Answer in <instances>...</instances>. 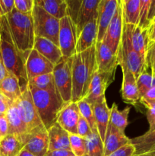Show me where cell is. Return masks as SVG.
<instances>
[{"label": "cell", "instance_id": "cell-11", "mask_svg": "<svg viewBox=\"0 0 155 156\" xmlns=\"http://www.w3.org/2000/svg\"><path fill=\"white\" fill-rule=\"evenodd\" d=\"M97 71L100 73L115 75L118 65V57L103 41L95 44Z\"/></svg>", "mask_w": 155, "mask_h": 156}, {"label": "cell", "instance_id": "cell-30", "mask_svg": "<svg viewBox=\"0 0 155 156\" xmlns=\"http://www.w3.org/2000/svg\"><path fill=\"white\" fill-rule=\"evenodd\" d=\"M24 144L15 135L8 134L0 140V156H18Z\"/></svg>", "mask_w": 155, "mask_h": 156}, {"label": "cell", "instance_id": "cell-24", "mask_svg": "<svg viewBox=\"0 0 155 156\" xmlns=\"http://www.w3.org/2000/svg\"><path fill=\"white\" fill-rule=\"evenodd\" d=\"M49 151L67 149L71 150L69 133L57 123L48 129ZM48 151V152H49Z\"/></svg>", "mask_w": 155, "mask_h": 156}, {"label": "cell", "instance_id": "cell-4", "mask_svg": "<svg viewBox=\"0 0 155 156\" xmlns=\"http://www.w3.org/2000/svg\"><path fill=\"white\" fill-rule=\"evenodd\" d=\"M29 88L40 118L48 130L56 123L59 112L65 104L56 91H44L33 87Z\"/></svg>", "mask_w": 155, "mask_h": 156}, {"label": "cell", "instance_id": "cell-2", "mask_svg": "<svg viewBox=\"0 0 155 156\" xmlns=\"http://www.w3.org/2000/svg\"><path fill=\"white\" fill-rule=\"evenodd\" d=\"M96 71L95 45L73 56L71 67L72 102L84 98Z\"/></svg>", "mask_w": 155, "mask_h": 156}, {"label": "cell", "instance_id": "cell-17", "mask_svg": "<svg viewBox=\"0 0 155 156\" xmlns=\"http://www.w3.org/2000/svg\"><path fill=\"white\" fill-rule=\"evenodd\" d=\"M5 116L9 122V133L8 134L16 136L25 146L30 138V136H29L25 124L20 117L18 108L15 102L9 107Z\"/></svg>", "mask_w": 155, "mask_h": 156}, {"label": "cell", "instance_id": "cell-52", "mask_svg": "<svg viewBox=\"0 0 155 156\" xmlns=\"http://www.w3.org/2000/svg\"><path fill=\"white\" fill-rule=\"evenodd\" d=\"M0 18H1V16H0Z\"/></svg>", "mask_w": 155, "mask_h": 156}, {"label": "cell", "instance_id": "cell-44", "mask_svg": "<svg viewBox=\"0 0 155 156\" xmlns=\"http://www.w3.org/2000/svg\"><path fill=\"white\" fill-rule=\"evenodd\" d=\"M0 7L3 15H7L15 9V0H0Z\"/></svg>", "mask_w": 155, "mask_h": 156}, {"label": "cell", "instance_id": "cell-18", "mask_svg": "<svg viewBox=\"0 0 155 156\" xmlns=\"http://www.w3.org/2000/svg\"><path fill=\"white\" fill-rule=\"evenodd\" d=\"M97 17L92 18L81 30L77 39L76 53H81L94 46L97 41Z\"/></svg>", "mask_w": 155, "mask_h": 156}, {"label": "cell", "instance_id": "cell-41", "mask_svg": "<svg viewBox=\"0 0 155 156\" xmlns=\"http://www.w3.org/2000/svg\"><path fill=\"white\" fill-rule=\"evenodd\" d=\"M147 66L155 76V42H150L146 56L145 66Z\"/></svg>", "mask_w": 155, "mask_h": 156}, {"label": "cell", "instance_id": "cell-3", "mask_svg": "<svg viewBox=\"0 0 155 156\" xmlns=\"http://www.w3.org/2000/svg\"><path fill=\"white\" fill-rule=\"evenodd\" d=\"M12 39L25 59L33 49L35 40L33 21L31 15H26L14 9L6 15Z\"/></svg>", "mask_w": 155, "mask_h": 156}, {"label": "cell", "instance_id": "cell-16", "mask_svg": "<svg viewBox=\"0 0 155 156\" xmlns=\"http://www.w3.org/2000/svg\"><path fill=\"white\" fill-rule=\"evenodd\" d=\"M122 70V83L121 93L122 100L126 103L135 105L140 102L139 91L136 83V79L134 75L125 66H120Z\"/></svg>", "mask_w": 155, "mask_h": 156}, {"label": "cell", "instance_id": "cell-45", "mask_svg": "<svg viewBox=\"0 0 155 156\" xmlns=\"http://www.w3.org/2000/svg\"><path fill=\"white\" fill-rule=\"evenodd\" d=\"M9 133V122L5 114H0V140Z\"/></svg>", "mask_w": 155, "mask_h": 156}, {"label": "cell", "instance_id": "cell-29", "mask_svg": "<svg viewBox=\"0 0 155 156\" xmlns=\"http://www.w3.org/2000/svg\"><path fill=\"white\" fill-rule=\"evenodd\" d=\"M122 9L123 22L138 25L141 10V0H120Z\"/></svg>", "mask_w": 155, "mask_h": 156}, {"label": "cell", "instance_id": "cell-6", "mask_svg": "<svg viewBox=\"0 0 155 156\" xmlns=\"http://www.w3.org/2000/svg\"><path fill=\"white\" fill-rule=\"evenodd\" d=\"M31 15L33 21L35 37L46 38L59 46L60 20L50 15L36 4L33 6Z\"/></svg>", "mask_w": 155, "mask_h": 156}, {"label": "cell", "instance_id": "cell-28", "mask_svg": "<svg viewBox=\"0 0 155 156\" xmlns=\"http://www.w3.org/2000/svg\"><path fill=\"white\" fill-rule=\"evenodd\" d=\"M131 143L135 148V155L155 153V129L131 139Z\"/></svg>", "mask_w": 155, "mask_h": 156}, {"label": "cell", "instance_id": "cell-25", "mask_svg": "<svg viewBox=\"0 0 155 156\" xmlns=\"http://www.w3.org/2000/svg\"><path fill=\"white\" fill-rule=\"evenodd\" d=\"M93 110L97 131L102 141L104 142L106 129L110 119V108L108 107L106 100H104L100 103L94 105L93 106Z\"/></svg>", "mask_w": 155, "mask_h": 156}, {"label": "cell", "instance_id": "cell-47", "mask_svg": "<svg viewBox=\"0 0 155 156\" xmlns=\"http://www.w3.org/2000/svg\"><path fill=\"white\" fill-rule=\"evenodd\" d=\"M141 101H155V85L153 88H150L141 99Z\"/></svg>", "mask_w": 155, "mask_h": 156}, {"label": "cell", "instance_id": "cell-12", "mask_svg": "<svg viewBox=\"0 0 155 156\" xmlns=\"http://www.w3.org/2000/svg\"><path fill=\"white\" fill-rule=\"evenodd\" d=\"M123 30V17L120 0H118V6L115 15L106 30L103 41L115 54L117 55L122 39Z\"/></svg>", "mask_w": 155, "mask_h": 156}, {"label": "cell", "instance_id": "cell-9", "mask_svg": "<svg viewBox=\"0 0 155 156\" xmlns=\"http://www.w3.org/2000/svg\"><path fill=\"white\" fill-rule=\"evenodd\" d=\"M77 30L74 21L69 16L60 20L59 32V46L64 58H70L76 54Z\"/></svg>", "mask_w": 155, "mask_h": 156}, {"label": "cell", "instance_id": "cell-49", "mask_svg": "<svg viewBox=\"0 0 155 156\" xmlns=\"http://www.w3.org/2000/svg\"><path fill=\"white\" fill-rule=\"evenodd\" d=\"M9 73L8 72L7 69L5 66L4 63L2 62V59L1 56H0V82L6 77V76H9Z\"/></svg>", "mask_w": 155, "mask_h": 156}, {"label": "cell", "instance_id": "cell-51", "mask_svg": "<svg viewBox=\"0 0 155 156\" xmlns=\"http://www.w3.org/2000/svg\"><path fill=\"white\" fill-rule=\"evenodd\" d=\"M133 156H155V153H144V154H138V155H134Z\"/></svg>", "mask_w": 155, "mask_h": 156}, {"label": "cell", "instance_id": "cell-32", "mask_svg": "<svg viewBox=\"0 0 155 156\" xmlns=\"http://www.w3.org/2000/svg\"><path fill=\"white\" fill-rule=\"evenodd\" d=\"M85 140L88 156H104V145L98 132H92Z\"/></svg>", "mask_w": 155, "mask_h": 156}, {"label": "cell", "instance_id": "cell-1", "mask_svg": "<svg viewBox=\"0 0 155 156\" xmlns=\"http://www.w3.org/2000/svg\"><path fill=\"white\" fill-rule=\"evenodd\" d=\"M0 56L8 72L18 78L21 91L24 92L28 88L26 59L12 39L6 15L0 18Z\"/></svg>", "mask_w": 155, "mask_h": 156}, {"label": "cell", "instance_id": "cell-39", "mask_svg": "<svg viewBox=\"0 0 155 156\" xmlns=\"http://www.w3.org/2000/svg\"><path fill=\"white\" fill-rule=\"evenodd\" d=\"M34 6V0H15V8L19 12L31 15Z\"/></svg>", "mask_w": 155, "mask_h": 156}, {"label": "cell", "instance_id": "cell-31", "mask_svg": "<svg viewBox=\"0 0 155 156\" xmlns=\"http://www.w3.org/2000/svg\"><path fill=\"white\" fill-rule=\"evenodd\" d=\"M130 108H126L123 111H119L118 106L115 103L112 104L110 108V119L109 123L119 129L122 132L125 133L126 126H128V118H129Z\"/></svg>", "mask_w": 155, "mask_h": 156}, {"label": "cell", "instance_id": "cell-14", "mask_svg": "<svg viewBox=\"0 0 155 156\" xmlns=\"http://www.w3.org/2000/svg\"><path fill=\"white\" fill-rule=\"evenodd\" d=\"M117 6L118 0H100L98 5V35L97 42L103 41L111 20L115 15Z\"/></svg>", "mask_w": 155, "mask_h": 156}, {"label": "cell", "instance_id": "cell-34", "mask_svg": "<svg viewBox=\"0 0 155 156\" xmlns=\"http://www.w3.org/2000/svg\"><path fill=\"white\" fill-rule=\"evenodd\" d=\"M28 86L44 91H56L53 73L40 75L29 79Z\"/></svg>", "mask_w": 155, "mask_h": 156}, {"label": "cell", "instance_id": "cell-13", "mask_svg": "<svg viewBox=\"0 0 155 156\" xmlns=\"http://www.w3.org/2000/svg\"><path fill=\"white\" fill-rule=\"evenodd\" d=\"M25 67L29 80L35 76L53 73L54 65L36 50L33 49L26 59Z\"/></svg>", "mask_w": 155, "mask_h": 156}, {"label": "cell", "instance_id": "cell-21", "mask_svg": "<svg viewBox=\"0 0 155 156\" xmlns=\"http://www.w3.org/2000/svg\"><path fill=\"white\" fill-rule=\"evenodd\" d=\"M33 49L46 58L54 66L59 63L63 59L59 46L46 38L35 37Z\"/></svg>", "mask_w": 155, "mask_h": 156}, {"label": "cell", "instance_id": "cell-22", "mask_svg": "<svg viewBox=\"0 0 155 156\" xmlns=\"http://www.w3.org/2000/svg\"><path fill=\"white\" fill-rule=\"evenodd\" d=\"M100 0H82L75 21L77 37L83 27L92 18L98 16V5Z\"/></svg>", "mask_w": 155, "mask_h": 156}, {"label": "cell", "instance_id": "cell-50", "mask_svg": "<svg viewBox=\"0 0 155 156\" xmlns=\"http://www.w3.org/2000/svg\"><path fill=\"white\" fill-rule=\"evenodd\" d=\"M18 156H34L31 152H30L29 151L26 150L25 149H23L21 152H19Z\"/></svg>", "mask_w": 155, "mask_h": 156}, {"label": "cell", "instance_id": "cell-19", "mask_svg": "<svg viewBox=\"0 0 155 156\" xmlns=\"http://www.w3.org/2000/svg\"><path fill=\"white\" fill-rule=\"evenodd\" d=\"M131 143V139L127 137L125 133L122 132L110 123H109L106 129L104 142V156H107L112 152L122 146Z\"/></svg>", "mask_w": 155, "mask_h": 156}, {"label": "cell", "instance_id": "cell-33", "mask_svg": "<svg viewBox=\"0 0 155 156\" xmlns=\"http://www.w3.org/2000/svg\"><path fill=\"white\" fill-rule=\"evenodd\" d=\"M148 66H146L144 71L136 79L137 86L141 98L155 85V76L151 71L148 72Z\"/></svg>", "mask_w": 155, "mask_h": 156}, {"label": "cell", "instance_id": "cell-38", "mask_svg": "<svg viewBox=\"0 0 155 156\" xmlns=\"http://www.w3.org/2000/svg\"><path fill=\"white\" fill-rule=\"evenodd\" d=\"M141 104L147 109V119L149 123V130L152 131L155 129V101H141Z\"/></svg>", "mask_w": 155, "mask_h": 156}, {"label": "cell", "instance_id": "cell-23", "mask_svg": "<svg viewBox=\"0 0 155 156\" xmlns=\"http://www.w3.org/2000/svg\"><path fill=\"white\" fill-rule=\"evenodd\" d=\"M24 149L34 156H46L49 151L48 130L43 128L30 136Z\"/></svg>", "mask_w": 155, "mask_h": 156}, {"label": "cell", "instance_id": "cell-15", "mask_svg": "<svg viewBox=\"0 0 155 156\" xmlns=\"http://www.w3.org/2000/svg\"><path fill=\"white\" fill-rule=\"evenodd\" d=\"M80 117L77 102L71 101L64 105L56 123L69 134H77V125Z\"/></svg>", "mask_w": 155, "mask_h": 156}, {"label": "cell", "instance_id": "cell-26", "mask_svg": "<svg viewBox=\"0 0 155 156\" xmlns=\"http://www.w3.org/2000/svg\"><path fill=\"white\" fill-rule=\"evenodd\" d=\"M0 92L12 102L16 101L22 94L18 78L9 73V76L0 82Z\"/></svg>", "mask_w": 155, "mask_h": 156}, {"label": "cell", "instance_id": "cell-20", "mask_svg": "<svg viewBox=\"0 0 155 156\" xmlns=\"http://www.w3.org/2000/svg\"><path fill=\"white\" fill-rule=\"evenodd\" d=\"M130 32V39L134 50L145 60L150 46L148 29H142L138 25L128 24Z\"/></svg>", "mask_w": 155, "mask_h": 156}, {"label": "cell", "instance_id": "cell-42", "mask_svg": "<svg viewBox=\"0 0 155 156\" xmlns=\"http://www.w3.org/2000/svg\"><path fill=\"white\" fill-rule=\"evenodd\" d=\"M91 133H92V131H91L88 121L81 116L77 125V135H78L79 136L86 138Z\"/></svg>", "mask_w": 155, "mask_h": 156}, {"label": "cell", "instance_id": "cell-37", "mask_svg": "<svg viewBox=\"0 0 155 156\" xmlns=\"http://www.w3.org/2000/svg\"><path fill=\"white\" fill-rule=\"evenodd\" d=\"M150 4H151V0H141V10H140L138 26L142 29H148L150 26L149 11H150Z\"/></svg>", "mask_w": 155, "mask_h": 156}, {"label": "cell", "instance_id": "cell-48", "mask_svg": "<svg viewBox=\"0 0 155 156\" xmlns=\"http://www.w3.org/2000/svg\"><path fill=\"white\" fill-rule=\"evenodd\" d=\"M148 35L150 42H155V17L150 21L148 27Z\"/></svg>", "mask_w": 155, "mask_h": 156}, {"label": "cell", "instance_id": "cell-36", "mask_svg": "<svg viewBox=\"0 0 155 156\" xmlns=\"http://www.w3.org/2000/svg\"><path fill=\"white\" fill-rule=\"evenodd\" d=\"M70 147L75 156H88L85 138L77 134H69Z\"/></svg>", "mask_w": 155, "mask_h": 156}, {"label": "cell", "instance_id": "cell-46", "mask_svg": "<svg viewBox=\"0 0 155 156\" xmlns=\"http://www.w3.org/2000/svg\"><path fill=\"white\" fill-rule=\"evenodd\" d=\"M46 156H75L71 150L59 149V150L49 151Z\"/></svg>", "mask_w": 155, "mask_h": 156}, {"label": "cell", "instance_id": "cell-35", "mask_svg": "<svg viewBox=\"0 0 155 156\" xmlns=\"http://www.w3.org/2000/svg\"><path fill=\"white\" fill-rule=\"evenodd\" d=\"M77 105L78 107L79 111H80L81 116L88 121V124H89L90 127H91V131L92 132H98L97 131V125H96L92 105L88 103L84 98L77 101Z\"/></svg>", "mask_w": 155, "mask_h": 156}, {"label": "cell", "instance_id": "cell-27", "mask_svg": "<svg viewBox=\"0 0 155 156\" xmlns=\"http://www.w3.org/2000/svg\"><path fill=\"white\" fill-rule=\"evenodd\" d=\"M34 4L39 5L47 13L59 20L68 15L66 0H34Z\"/></svg>", "mask_w": 155, "mask_h": 156}, {"label": "cell", "instance_id": "cell-5", "mask_svg": "<svg viewBox=\"0 0 155 156\" xmlns=\"http://www.w3.org/2000/svg\"><path fill=\"white\" fill-rule=\"evenodd\" d=\"M117 57L118 65L127 67L136 79L145 68V60L132 47L129 26L124 22Z\"/></svg>", "mask_w": 155, "mask_h": 156}, {"label": "cell", "instance_id": "cell-8", "mask_svg": "<svg viewBox=\"0 0 155 156\" xmlns=\"http://www.w3.org/2000/svg\"><path fill=\"white\" fill-rule=\"evenodd\" d=\"M15 103L18 108L20 117L27 127L30 136L45 128L33 103L29 87L22 92L19 98Z\"/></svg>", "mask_w": 155, "mask_h": 156}, {"label": "cell", "instance_id": "cell-43", "mask_svg": "<svg viewBox=\"0 0 155 156\" xmlns=\"http://www.w3.org/2000/svg\"><path fill=\"white\" fill-rule=\"evenodd\" d=\"M135 153V148L131 143L117 149L116 151L112 152L107 156H133Z\"/></svg>", "mask_w": 155, "mask_h": 156}, {"label": "cell", "instance_id": "cell-7", "mask_svg": "<svg viewBox=\"0 0 155 156\" xmlns=\"http://www.w3.org/2000/svg\"><path fill=\"white\" fill-rule=\"evenodd\" d=\"M73 56L64 58L54 66L53 75L55 89L63 103L72 101V67Z\"/></svg>", "mask_w": 155, "mask_h": 156}, {"label": "cell", "instance_id": "cell-10", "mask_svg": "<svg viewBox=\"0 0 155 156\" xmlns=\"http://www.w3.org/2000/svg\"><path fill=\"white\" fill-rule=\"evenodd\" d=\"M115 79V75L95 72L84 99L92 106L106 100L105 91Z\"/></svg>", "mask_w": 155, "mask_h": 156}, {"label": "cell", "instance_id": "cell-40", "mask_svg": "<svg viewBox=\"0 0 155 156\" xmlns=\"http://www.w3.org/2000/svg\"><path fill=\"white\" fill-rule=\"evenodd\" d=\"M67 5H68V9H67V13L68 16L72 19L74 23L75 24L76 19H77L79 9H80L81 5L82 0H66Z\"/></svg>", "mask_w": 155, "mask_h": 156}]
</instances>
